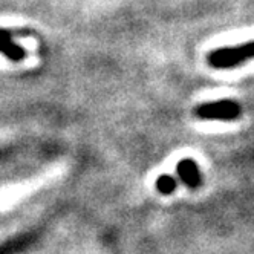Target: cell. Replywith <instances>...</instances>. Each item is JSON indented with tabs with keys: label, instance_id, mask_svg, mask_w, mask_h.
<instances>
[{
	"label": "cell",
	"instance_id": "3",
	"mask_svg": "<svg viewBox=\"0 0 254 254\" xmlns=\"http://www.w3.org/2000/svg\"><path fill=\"white\" fill-rule=\"evenodd\" d=\"M178 176L189 189H197L202 184V175L197 164L193 159H183L178 162L176 167Z\"/></svg>",
	"mask_w": 254,
	"mask_h": 254
},
{
	"label": "cell",
	"instance_id": "1",
	"mask_svg": "<svg viewBox=\"0 0 254 254\" xmlns=\"http://www.w3.org/2000/svg\"><path fill=\"white\" fill-rule=\"evenodd\" d=\"M254 59V40L238 46L219 48L210 52L208 63L214 69H231Z\"/></svg>",
	"mask_w": 254,
	"mask_h": 254
},
{
	"label": "cell",
	"instance_id": "4",
	"mask_svg": "<svg viewBox=\"0 0 254 254\" xmlns=\"http://www.w3.org/2000/svg\"><path fill=\"white\" fill-rule=\"evenodd\" d=\"M156 190L162 194H172L176 190V179L170 175H161L156 179Z\"/></svg>",
	"mask_w": 254,
	"mask_h": 254
},
{
	"label": "cell",
	"instance_id": "2",
	"mask_svg": "<svg viewBox=\"0 0 254 254\" xmlns=\"http://www.w3.org/2000/svg\"><path fill=\"white\" fill-rule=\"evenodd\" d=\"M242 109L239 103L233 100H221L199 104L194 109V115L207 121H233L241 117Z\"/></svg>",
	"mask_w": 254,
	"mask_h": 254
}]
</instances>
